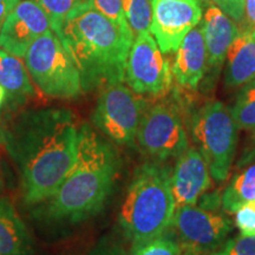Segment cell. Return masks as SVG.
<instances>
[{
  "instance_id": "obj_1",
  "label": "cell",
  "mask_w": 255,
  "mask_h": 255,
  "mask_svg": "<svg viewBox=\"0 0 255 255\" xmlns=\"http://www.w3.org/2000/svg\"><path fill=\"white\" fill-rule=\"evenodd\" d=\"M78 131L75 114L62 108L24 110L0 123V144L17 168L25 205L44 202L68 176Z\"/></svg>"
},
{
  "instance_id": "obj_2",
  "label": "cell",
  "mask_w": 255,
  "mask_h": 255,
  "mask_svg": "<svg viewBox=\"0 0 255 255\" xmlns=\"http://www.w3.org/2000/svg\"><path fill=\"white\" fill-rule=\"evenodd\" d=\"M120 163L114 145L82 124L76 163L55 193L38 205L36 216L52 225H77L97 215L113 193Z\"/></svg>"
},
{
  "instance_id": "obj_3",
  "label": "cell",
  "mask_w": 255,
  "mask_h": 255,
  "mask_svg": "<svg viewBox=\"0 0 255 255\" xmlns=\"http://www.w3.org/2000/svg\"><path fill=\"white\" fill-rule=\"evenodd\" d=\"M57 36L77 66L83 91L122 83L135 34L87 0L70 12Z\"/></svg>"
},
{
  "instance_id": "obj_4",
  "label": "cell",
  "mask_w": 255,
  "mask_h": 255,
  "mask_svg": "<svg viewBox=\"0 0 255 255\" xmlns=\"http://www.w3.org/2000/svg\"><path fill=\"white\" fill-rule=\"evenodd\" d=\"M175 209L169 168L144 163L133 174L119 221L132 246H137L163 234L171 226Z\"/></svg>"
},
{
  "instance_id": "obj_5",
  "label": "cell",
  "mask_w": 255,
  "mask_h": 255,
  "mask_svg": "<svg viewBox=\"0 0 255 255\" xmlns=\"http://www.w3.org/2000/svg\"><path fill=\"white\" fill-rule=\"evenodd\" d=\"M25 64L41 94L57 100H75L83 92L81 75L59 37L50 30L34 41Z\"/></svg>"
},
{
  "instance_id": "obj_6",
  "label": "cell",
  "mask_w": 255,
  "mask_h": 255,
  "mask_svg": "<svg viewBox=\"0 0 255 255\" xmlns=\"http://www.w3.org/2000/svg\"><path fill=\"white\" fill-rule=\"evenodd\" d=\"M191 133L216 182L227 180L237 151L239 127L232 110L219 101L206 103L191 119Z\"/></svg>"
},
{
  "instance_id": "obj_7",
  "label": "cell",
  "mask_w": 255,
  "mask_h": 255,
  "mask_svg": "<svg viewBox=\"0 0 255 255\" xmlns=\"http://www.w3.org/2000/svg\"><path fill=\"white\" fill-rule=\"evenodd\" d=\"M148 102L122 83L102 89L92 113V123L111 142L126 146H135L137 132Z\"/></svg>"
},
{
  "instance_id": "obj_8",
  "label": "cell",
  "mask_w": 255,
  "mask_h": 255,
  "mask_svg": "<svg viewBox=\"0 0 255 255\" xmlns=\"http://www.w3.org/2000/svg\"><path fill=\"white\" fill-rule=\"evenodd\" d=\"M143 154L155 159L178 157L188 148V138L176 104L162 101L148 107L137 132Z\"/></svg>"
},
{
  "instance_id": "obj_9",
  "label": "cell",
  "mask_w": 255,
  "mask_h": 255,
  "mask_svg": "<svg viewBox=\"0 0 255 255\" xmlns=\"http://www.w3.org/2000/svg\"><path fill=\"white\" fill-rule=\"evenodd\" d=\"M124 81L133 92L159 97L171 88L173 73L150 32L137 34L128 56Z\"/></svg>"
},
{
  "instance_id": "obj_10",
  "label": "cell",
  "mask_w": 255,
  "mask_h": 255,
  "mask_svg": "<svg viewBox=\"0 0 255 255\" xmlns=\"http://www.w3.org/2000/svg\"><path fill=\"white\" fill-rule=\"evenodd\" d=\"M171 226L181 247L189 254H208L226 244L233 225L221 213L207 207L188 205L175 209Z\"/></svg>"
},
{
  "instance_id": "obj_11",
  "label": "cell",
  "mask_w": 255,
  "mask_h": 255,
  "mask_svg": "<svg viewBox=\"0 0 255 255\" xmlns=\"http://www.w3.org/2000/svg\"><path fill=\"white\" fill-rule=\"evenodd\" d=\"M201 20L202 6L196 0H152L150 32L163 53L176 52Z\"/></svg>"
},
{
  "instance_id": "obj_12",
  "label": "cell",
  "mask_w": 255,
  "mask_h": 255,
  "mask_svg": "<svg viewBox=\"0 0 255 255\" xmlns=\"http://www.w3.org/2000/svg\"><path fill=\"white\" fill-rule=\"evenodd\" d=\"M51 28L45 12L33 0H23L8 14L0 30V47L15 57H25L27 50Z\"/></svg>"
},
{
  "instance_id": "obj_13",
  "label": "cell",
  "mask_w": 255,
  "mask_h": 255,
  "mask_svg": "<svg viewBox=\"0 0 255 255\" xmlns=\"http://www.w3.org/2000/svg\"><path fill=\"white\" fill-rule=\"evenodd\" d=\"M210 170L203 155L188 146L177 157L171 173V190L176 208L196 202L212 186Z\"/></svg>"
},
{
  "instance_id": "obj_14",
  "label": "cell",
  "mask_w": 255,
  "mask_h": 255,
  "mask_svg": "<svg viewBox=\"0 0 255 255\" xmlns=\"http://www.w3.org/2000/svg\"><path fill=\"white\" fill-rule=\"evenodd\" d=\"M208 66V55L201 21L188 32L175 56L171 73L177 85L194 90L199 87Z\"/></svg>"
},
{
  "instance_id": "obj_15",
  "label": "cell",
  "mask_w": 255,
  "mask_h": 255,
  "mask_svg": "<svg viewBox=\"0 0 255 255\" xmlns=\"http://www.w3.org/2000/svg\"><path fill=\"white\" fill-rule=\"evenodd\" d=\"M201 26L208 55L207 69L209 68L212 71L219 73L227 57L229 46L239 34V26L215 5L207 7Z\"/></svg>"
},
{
  "instance_id": "obj_16",
  "label": "cell",
  "mask_w": 255,
  "mask_h": 255,
  "mask_svg": "<svg viewBox=\"0 0 255 255\" xmlns=\"http://www.w3.org/2000/svg\"><path fill=\"white\" fill-rule=\"evenodd\" d=\"M255 79V36L240 32L233 40L227 52L225 87L238 89Z\"/></svg>"
},
{
  "instance_id": "obj_17",
  "label": "cell",
  "mask_w": 255,
  "mask_h": 255,
  "mask_svg": "<svg viewBox=\"0 0 255 255\" xmlns=\"http://www.w3.org/2000/svg\"><path fill=\"white\" fill-rule=\"evenodd\" d=\"M33 240L12 202L0 197V255H33Z\"/></svg>"
},
{
  "instance_id": "obj_18",
  "label": "cell",
  "mask_w": 255,
  "mask_h": 255,
  "mask_svg": "<svg viewBox=\"0 0 255 255\" xmlns=\"http://www.w3.org/2000/svg\"><path fill=\"white\" fill-rule=\"evenodd\" d=\"M0 85L7 94L6 105L12 109L26 103L34 96L30 73L20 59L0 50Z\"/></svg>"
},
{
  "instance_id": "obj_19",
  "label": "cell",
  "mask_w": 255,
  "mask_h": 255,
  "mask_svg": "<svg viewBox=\"0 0 255 255\" xmlns=\"http://www.w3.org/2000/svg\"><path fill=\"white\" fill-rule=\"evenodd\" d=\"M252 200H255V162L247 164L231 180L222 195L223 210L235 214Z\"/></svg>"
},
{
  "instance_id": "obj_20",
  "label": "cell",
  "mask_w": 255,
  "mask_h": 255,
  "mask_svg": "<svg viewBox=\"0 0 255 255\" xmlns=\"http://www.w3.org/2000/svg\"><path fill=\"white\" fill-rule=\"evenodd\" d=\"M231 110L239 129L255 131V79L239 91Z\"/></svg>"
},
{
  "instance_id": "obj_21",
  "label": "cell",
  "mask_w": 255,
  "mask_h": 255,
  "mask_svg": "<svg viewBox=\"0 0 255 255\" xmlns=\"http://www.w3.org/2000/svg\"><path fill=\"white\" fill-rule=\"evenodd\" d=\"M124 17L133 34L150 31L152 19L151 0H122Z\"/></svg>"
},
{
  "instance_id": "obj_22",
  "label": "cell",
  "mask_w": 255,
  "mask_h": 255,
  "mask_svg": "<svg viewBox=\"0 0 255 255\" xmlns=\"http://www.w3.org/2000/svg\"><path fill=\"white\" fill-rule=\"evenodd\" d=\"M49 18L51 30L57 34L70 12L87 0H33Z\"/></svg>"
},
{
  "instance_id": "obj_23",
  "label": "cell",
  "mask_w": 255,
  "mask_h": 255,
  "mask_svg": "<svg viewBox=\"0 0 255 255\" xmlns=\"http://www.w3.org/2000/svg\"><path fill=\"white\" fill-rule=\"evenodd\" d=\"M130 255H181V246L174 239L162 234L144 244L132 246Z\"/></svg>"
},
{
  "instance_id": "obj_24",
  "label": "cell",
  "mask_w": 255,
  "mask_h": 255,
  "mask_svg": "<svg viewBox=\"0 0 255 255\" xmlns=\"http://www.w3.org/2000/svg\"><path fill=\"white\" fill-rule=\"evenodd\" d=\"M186 255H255V237H240L229 240L223 245L220 251L208 254H189Z\"/></svg>"
},
{
  "instance_id": "obj_25",
  "label": "cell",
  "mask_w": 255,
  "mask_h": 255,
  "mask_svg": "<svg viewBox=\"0 0 255 255\" xmlns=\"http://www.w3.org/2000/svg\"><path fill=\"white\" fill-rule=\"evenodd\" d=\"M235 225L242 237H255V200L245 203L235 213Z\"/></svg>"
},
{
  "instance_id": "obj_26",
  "label": "cell",
  "mask_w": 255,
  "mask_h": 255,
  "mask_svg": "<svg viewBox=\"0 0 255 255\" xmlns=\"http://www.w3.org/2000/svg\"><path fill=\"white\" fill-rule=\"evenodd\" d=\"M212 1L229 18H232L238 24V26L242 23L246 0H212Z\"/></svg>"
},
{
  "instance_id": "obj_27",
  "label": "cell",
  "mask_w": 255,
  "mask_h": 255,
  "mask_svg": "<svg viewBox=\"0 0 255 255\" xmlns=\"http://www.w3.org/2000/svg\"><path fill=\"white\" fill-rule=\"evenodd\" d=\"M94 4L98 11L113 19L115 21L127 20L124 17L122 0H94Z\"/></svg>"
},
{
  "instance_id": "obj_28",
  "label": "cell",
  "mask_w": 255,
  "mask_h": 255,
  "mask_svg": "<svg viewBox=\"0 0 255 255\" xmlns=\"http://www.w3.org/2000/svg\"><path fill=\"white\" fill-rule=\"evenodd\" d=\"M239 31L255 36V0H246L244 20L239 25Z\"/></svg>"
},
{
  "instance_id": "obj_29",
  "label": "cell",
  "mask_w": 255,
  "mask_h": 255,
  "mask_svg": "<svg viewBox=\"0 0 255 255\" xmlns=\"http://www.w3.org/2000/svg\"><path fill=\"white\" fill-rule=\"evenodd\" d=\"M20 0H0V30H1L2 24L8 17V14L13 11Z\"/></svg>"
},
{
  "instance_id": "obj_30",
  "label": "cell",
  "mask_w": 255,
  "mask_h": 255,
  "mask_svg": "<svg viewBox=\"0 0 255 255\" xmlns=\"http://www.w3.org/2000/svg\"><path fill=\"white\" fill-rule=\"evenodd\" d=\"M88 255H120L115 250H110V248H98L94 252H91Z\"/></svg>"
},
{
  "instance_id": "obj_31",
  "label": "cell",
  "mask_w": 255,
  "mask_h": 255,
  "mask_svg": "<svg viewBox=\"0 0 255 255\" xmlns=\"http://www.w3.org/2000/svg\"><path fill=\"white\" fill-rule=\"evenodd\" d=\"M6 101H7V94H6L5 89L0 85V109L6 104Z\"/></svg>"
},
{
  "instance_id": "obj_32",
  "label": "cell",
  "mask_w": 255,
  "mask_h": 255,
  "mask_svg": "<svg viewBox=\"0 0 255 255\" xmlns=\"http://www.w3.org/2000/svg\"><path fill=\"white\" fill-rule=\"evenodd\" d=\"M196 1L199 2L201 6H207L208 5V2L212 1V0H196Z\"/></svg>"
},
{
  "instance_id": "obj_33",
  "label": "cell",
  "mask_w": 255,
  "mask_h": 255,
  "mask_svg": "<svg viewBox=\"0 0 255 255\" xmlns=\"http://www.w3.org/2000/svg\"><path fill=\"white\" fill-rule=\"evenodd\" d=\"M2 187H4V182H2V175H1V170H0V193H1Z\"/></svg>"
}]
</instances>
